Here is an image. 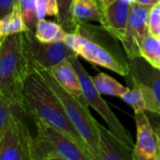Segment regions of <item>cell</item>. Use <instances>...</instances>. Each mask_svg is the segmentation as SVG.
<instances>
[{
    "instance_id": "1",
    "label": "cell",
    "mask_w": 160,
    "mask_h": 160,
    "mask_svg": "<svg viewBox=\"0 0 160 160\" xmlns=\"http://www.w3.org/2000/svg\"><path fill=\"white\" fill-rule=\"evenodd\" d=\"M22 108L30 113L33 120H39L54 128L89 154L83 140L69 120L62 103L34 69L23 85Z\"/></svg>"
},
{
    "instance_id": "2",
    "label": "cell",
    "mask_w": 160,
    "mask_h": 160,
    "mask_svg": "<svg viewBox=\"0 0 160 160\" xmlns=\"http://www.w3.org/2000/svg\"><path fill=\"white\" fill-rule=\"evenodd\" d=\"M33 68L24 33L6 37L0 46V94L21 109L23 85Z\"/></svg>"
},
{
    "instance_id": "3",
    "label": "cell",
    "mask_w": 160,
    "mask_h": 160,
    "mask_svg": "<svg viewBox=\"0 0 160 160\" xmlns=\"http://www.w3.org/2000/svg\"><path fill=\"white\" fill-rule=\"evenodd\" d=\"M81 23L75 33H68L64 42L86 61L108 68L122 76H129V65L114 48L97 34V27Z\"/></svg>"
},
{
    "instance_id": "4",
    "label": "cell",
    "mask_w": 160,
    "mask_h": 160,
    "mask_svg": "<svg viewBox=\"0 0 160 160\" xmlns=\"http://www.w3.org/2000/svg\"><path fill=\"white\" fill-rule=\"evenodd\" d=\"M33 69L49 85L62 103L69 120L83 140L92 160H98V121L91 114L88 104L67 91L55 80L49 69L36 65H34Z\"/></svg>"
},
{
    "instance_id": "5",
    "label": "cell",
    "mask_w": 160,
    "mask_h": 160,
    "mask_svg": "<svg viewBox=\"0 0 160 160\" xmlns=\"http://www.w3.org/2000/svg\"><path fill=\"white\" fill-rule=\"evenodd\" d=\"M37 135L31 142L30 160H92L90 155L68 136L35 119Z\"/></svg>"
},
{
    "instance_id": "6",
    "label": "cell",
    "mask_w": 160,
    "mask_h": 160,
    "mask_svg": "<svg viewBox=\"0 0 160 160\" xmlns=\"http://www.w3.org/2000/svg\"><path fill=\"white\" fill-rule=\"evenodd\" d=\"M68 60L73 65L79 76L81 86L82 89V95L88 106L92 107L102 117V119L108 125V128L119 140H121L128 146L133 148L134 142L130 132L123 126V124L119 121L114 112L111 110L109 105L101 98V95L97 91L92 82L91 76L88 74L84 67L80 62L78 55H72L68 58Z\"/></svg>"
},
{
    "instance_id": "7",
    "label": "cell",
    "mask_w": 160,
    "mask_h": 160,
    "mask_svg": "<svg viewBox=\"0 0 160 160\" xmlns=\"http://www.w3.org/2000/svg\"><path fill=\"white\" fill-rule=\"evenodd\" d=\"M16 110L0 134V160H30L33 137Z\"/></svg>"
},
{
    "instance_id": "8",
    "label": "cell",
    "mask_w": 160,
    "mask_h": 160,
    "mask_svg": "<svg viewBox=\"0 0 160 160\" xmlns=\"http://www.w3.org/2000/svg\"><path fill=\"white\" fill-rule=\"evenodd\" d=\"M149 7L133 3L128 16L126 31L120 39L128 59L141 57L140 47L143 39L149 35Z\"/></svg>"
},
{
    "instance_id": "9",
    "label": "cell",
    "mask_w": 160,
    "mask_h": 160,
    "mask_svg": "<svg viewBox=\"0 0 160 160\" xmlns=\"http://www.w3.org/2000/svg\"><path fill=\"white\" fill-rule=\"evenodd\" d=\"M24 36L33 63L38 67L50 69L76 54L64 41L40 42L36 38L34 31L30 30L24 32Z\"/></svg>"
},
{
    "instance_id": "10",
    "label": "cell",
    "mask_w": 160,
    "mask_h": 160,
    "mask_svg": "<svg viewBox=\"0 0 160 160\" xmlns=\"http://www.w3.org/2000/svg\"><path fill=\"white\" fill-rule=\"evenodd\" d=\"M134 119L137 140L133 147V160H158V138L146 112L135 113Z\"/></svg>"
},
{
    "instance_id": "11",
    "label": "cell",
    "mask_w": 160,
    "mask_h": 160,
    "mask_svg": "<svg viewBox=\"0 0 160 160\" xmlns=\"http://www.w3.org/2000/svg\"><path fill=\"white\" fill-rule=\"evenodd\" d=\"M135 0H114L101 10V26L120 41L126 31L129 13Z\"/></svg>"
},
{
    "instance_id": "12",
    "label": "cell",
    "mask_w": 160,
    "mask_h": 160,
    "mask_svg": "<svg viewBox=\"0 0 160 160\" xmlns=\"http://www.w3.org/2000/svg\"><path fill=\"white\" fill-rule=\"evenodd\" d=\"M98 160H133V148L119 140L110 129L98 122Z\"/></svg>"
},
{
    "instance_id": "13",
    "label": "cell",
    "mask_w": 160,
    "mask_h": 160,
    "mask_svg": "<svg viewBox=\"0 0 160 160\" xmlns=\"http://www.w3.org/2000/svg\"><path fill=\"white\" fill-rule=\"evenodd\" d=\"M128 65L129 76L135 77L151 88L160 112V69L151 66L142 57L128 59Z\"/></svg>"
},
{
    "instance_id": "14",
    "label": "cell",
    "mask_w": 160,
    "mask_h": 160,
    "mask_svg": "<svg viewBox=\"0 0 160 160\" xmlns=\"http://www.w3.org/2000/svg\"><path fill=\"white\" fill-rule=\"evenodd\" d=\"M55 80L69 93L77 97L82 101H85L79 76L68 59H66L49 69Z\"/></svg>"
},
{
    "instance_id": "15",
    "label": "cell",
    "mask_w": 160,
    "mask_h": 160,
    "mask_svg": "<svg viewBox=\"0 0 160 160\" xmlns=\"http://www.w3.org/2000/svg\"><path fill=\"white\" fill-rule=\"evenodd\" d=\"M72 15L75 22H101V10L97 0H73Z\"/></svg>"
},
{
    "instance_id": "16",
    "label": "cell",
    "mask_w": 160,
    "mask_h": 160,
    "mask_svg": "<svg viewBox=\"0 0 160 160\" xmlns=\"http://www.w3.org/2000/svg\"><path fill=\"white\" fill-rule=\"evenodd\" d=\"M67 34L68 32L59 22L48 21L46 19L38 20L34 30L36 38L40 42L64 41Z\"/></svg>"
},
{
    "instance_id": "17",
    "label": "cell",
    "mask_w": 160,
    "mask_h": 160,
    "mask_svg": "<svg viewBox=\"0 0 160 160\" xmlns=\"http://www.w3.org/2000/svg\"><path fill=\"white\" fill-rule=\"evenodd\" d=\"M91 78L97 91L100 95L121 98L128 90V87L122 85L115 79L104 72H99L98 74Z\"/></svg>"
},
{
    "instance_id": "18",
    "label": "cell",
    "mask_w": 160,
    "mask_h": 160,
    "mask_svg": "<svg viewBox=\"0 0 160 160\" xmlns=\"http://www.w3.org/2000/svg\"><path fill=\"white\" fill-rule=\"evenodd\" d=\"M140 53L151 66L160 69V38L149 34L140 47Z\"/></svg>"
},
{
    "instance_id": "19",
    "label": "cell",
    "mask_w": 160,
    "mask_h": 160,
    "mask_svg": "<svg viewBox=\"0 0 160 160\" xmlns=\"http://www.w3.org/2000/svg\"><path fill=\"white\" fill-rule=\"evenodd\" d=\"M130 78L132 81L133 88L132 89L128 88V90L121 97V98L133 108L135 113L144 112H146V102H145L142 87L140 82L136 78L132 76H130Z\"/></svg>"
},
{
    "instance_id": "20",
    "label": "cell",
    "mask_w": 160,
    "mask_h": 160,
    "mask_svg": "<svg viewBox=\"0 0 160 160\" xmlns=\"http://www.w3.org/2000/svg\"><path fill=\"white\" fill-rule=\"evenodd\" d=\"M58 6L57 22L68 33H75L79 25L75 22L72 15L73 0H56Z\"/></svg>"
},
{
    "instance_id": "21",
    "label": "cell",
    "mask_w": 160,
    "mask_h": 160,
    "mask_svg": "<svg viewBox=\"0 0 160 160\" xmlns=\"http://www.w3.org/2000/svg\"><path fill=\"white\" fill-rule=\"evenodd\" d=\"M22 16L30 31H34L38 21L36 13L35 0H17Z\"/></svg>"
},
{
    "instance_id": "22",
    "label": "cell",
    "mask_w": 160,
    "mask_h": 160,
    "mask_svg": "<svg viewBox=\"0 0 160 160\" xmlns=\"http://www.w3.org/2000/svg\"><path fill=\"white\" fill-rule=\"evenodd\" d=\"M9 16H10V22H9V29H8V36L29 31V29L26 26L24 20L22 16L20 8H19L17 2L14 6L13 9L9 13Z\"/></svg>"
},
{
    "instance_id": "23",
    "label": "cell",
    "mask_w": 160,
    "mask_h": 160,
    "mask_svg": "<svg viewBox=\"0 0 160 160\" xmlns=\"http://www.w3.org/2000/svg\"><path fill=\"white\" fill-rule=\"evenodd\" d=\"M36 13L38 20L47 16H57L58 6L56 0H35Z\"/></svg>"
},
{
    "instance_id": "24",
    "label": "cell",
    "mask_w": 160,
    "mask_h": 160,
    "mask_svg": "<svg viewBox=\"0 0 160 160\" xmlns=\"http://www.w3.org/2000/svg\"><path fill=\"white\" fill-rule=\"evenodd\" d=\"M21 109L14 102L0 94V134L3 131L10 114L16 110Z\"/></svg>"
},
{
    "instance_id": "25",
    "label": "cell",
    "mask_w": 160,
    "mask_h": 160,
    "mask_svg": "<svg viewBox=\"0 0 160 160\" xmlns=\"http://www.w3.org/2000/svg\"><path fill=\"white\" fill-rule=\"evenodd\" d=\"M17 0H0V19L11 12Z\"/></svg>"
},
{
    "instance_id": "26",
    "label": "cell",
    "mask_w": 160,
    "mask_h": 160,
    "mask_svg": "<svg viewBox=\"0 0 160 160\" xmlns=\"http://www.w3.org/2000/svg\"><path fill=\"white\" fill-rule=\"evenodd\" d=\"M157 117V119L154 120V125L153 128L156 131L157 138H158V160H160V114L158 113H154Z\"/></svg>"
},
{
    "instance_id": "27",
    "label": "cell",
    "mask_w": 160,
    "mask_h": 160,
    "mask_svg": "<svg viewBox=\"0 0 160 160\" xmlns=\"http://www.w3.org/2000/svg\"><path fill=\"white\" fill-rule=\"evenodd\" d=\"M135 2L140 4V5L152 8L153 6H155L156 4H158V2H160V0H135Z\"/></svg>"
},
{
    "instance_id": "28",
    "label": "cell",
    "mask_w": 160,
    "mask_h": 160,
    "mask_svg": "<svg viewBox=\"0 0 160 160\" xmlns=\"http://www.w3.org/2000/svg\"><path fill=\"white\" fill-rule=\"evenodd\" d=\"M99 7H106L108 5H110L111 3H112L114 0H97Z\"/></svg>"
},
{
    "instance_id": "29",
    "label": "cell",
    "mask_w": 160,
    "mask_h": 160,
    "mask_svg": "<svg viewBox=\"0 0 160 160\" xmlns=\"http://www.w3.org/2000/svg\"><path fill=\"white\" fill-rule=\"evenodd\" d=\"M4 38H5V37L3 36V34H2V32H1V30H0V46L2 45V43H3V40H4Z\"/></svg>"
}]
</instances>
